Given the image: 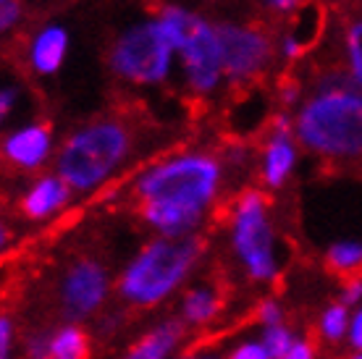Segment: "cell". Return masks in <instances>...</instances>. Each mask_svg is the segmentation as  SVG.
Returning a JSON list of instances; mask_svg holds the SVG:
<instances>
[{
    "instance_id": "6da1fadb",
    "label": "cell",
    "mask_w": 362,
    "mask_h": 359,
    "mask_svg": "<svg viewBox=\"0 0 362 359\" xmlns=\"http://www.w3.org/2000/svg\"><path fill=\"white\" fill-rule=\"evenodd\" d=\"M226 165L208 150H181L150 163L132 181L142 223L155 236H197L226 187Z\"/></svg>"
},
{
    "instance_id": "7a4b0ae2",
    "label": "cell",
    "mask_w": 362,
    "mask_h": 359,
    "mask_svg": "<svg viewBox=\"0 0 362 359\" xmlns=\"http://www.w3.org/2000/svg\"><path fill=\"white\" fill-rule=\"evenodd\" d=\"M294 136L308 153L336 163L362 160V92L344 71L328 66L310 79L294 110Z\"/></svg>"
},
{
    "instance_id": "3957f363",
    "label": "cell",
    "mask_w": 362,
    "mask_h": 359,
    "mask_svg": "<svg viewBox=\"0 0 362 359\" xmlns=\"http://www.w3.org/2000/svg\"><path fill=\"white\" fill-rule=\"evenodd\" d=\"M202 260L199 236H153L129 257L116 278V294L132 310H153L187 288Z\"/></svg>"
},
{
    "instance_id": "277c9868",
    "label": "cell",
    "mask_w": 362,
    "mask_h": 359,
    "mask_svg": "<svg viewBox=\"0 0 362 359\" xmlns=\"http://www.w3.org/2000/svg\"><path fill=\"white\" fill-rule=\"evenodd\" d=\"M134 153V131L121 116L76 126L55 150V173L74 194H92L108 184Z\"/></svg>"
},
{
    "instance_id": "5b68a950",
    "label": "cell",
    "mask_w": 362,
    "mask_h": 359,
    "mask_svg": "<svg viewBox=\"0 0 362 359\" xmlns=\"http://www.w3.org/2000/svg\"><path fill=\"white\" fill-rule=\"evenodd\" d=\"M226 239L236 268L250 283L268 286L281 276V239L263 189H242L228 205Z\"/></svg>"
},
{
    "instance_id": "8992f818",
    "label": "cell",
    "mask_w": 362,
    "mask_h": 359,
    "mask_svg": "<svg viewBox=\"0 0 362 359\" xmlns=\"http://www.w3.org/2000/svg\"><path fill=\"white\" fill-rule=\"evenodd\" d=\"M155 16L176 47L184 90L194 98L216 95L226 81L216 21L181 3H163Z\"/></svg>"
},
{
    "instance_id": "52a82bcc",
    "label": "cell",
    "mask_w": 362,
    "mask_h": 359,
    "mask_svg": "<svg viewBox=\"0 0 362 359\" xmlns=\"http://www.w3.org/2000/svg\"><path fill=\"white\" fill-rule=\"evenodd\" d=\"M176 58V47L158 16H147L118 32L108 50V69L132 87H160L171 79Z\"/></svg>"
},
{
    "instance_id": "ba28073f",
    "label": "cell",
    "mask_w": 362,
    "mask_h": 359,
    "mask_svg": "<svg viewBox=\"0 0 362 359\" xmlns=\"http://www.w3.org/2000/svg\"><path fill=\"white\" fill-rule=\"evenodd\" d=\"M216 29L223 50L226 84L252 87L271 71L279 50H276V37L263 24H252L245 18H218Z\"/></svg>"
},
{
    "instance_id": "9c48e42d",
    "label": "cell",
    "mask_w": 362,
    "mask_h": 359,
    "mask_svg": "<svg viewBox=\"0 0 362 359\" xmlns=\"http://www.w3.org/2000/svg\"><path fill=\"white\" fill-rule=\"evenodd\" d=\"M113 294L110 270L95 257H76L58 278V307L66 323H82L103 312Z\"/></svg>"
},
{
    "instance_id": "30bf717a",
    "label": "cell",
    "mask_w": 362,
    "mask_h": 359,
    "mask_svg": "<svg viewBox=\"0 0 362 359\" xmlns=\"http://www.w3.org/2000/svg\"><path fill=\"white\" fill-rule=\"evenodd\" d=\"M299 163V142L294 136V113L279 110L268 118L265 139L257 155L260 184L271 192H279L291 181Z\"/></svg>"
},
{
    "instance_id": "8fae6325",
    "label": "cell",
    "mask_w": 362,
    "mask_h": 359,
    "mask_svg": "<svg viewBox=\"0 0 362 359\" xmlns=\"http://www.w3.org/2000/svg\"><path fill=\"white\" fill-rule=\"evenodd\" d=\"M3 158L16 171L35 173L53 158V129L47 124H24L11 129L3 139Z\"/></svg>"
},
{
    "instance_id": "7c38bea8",
    "label": "cell",
    "mask_w": 362,
    "mask_h": 359,
    "mask_svg": "<svg viewBox=\"0 0 362 359\" xmlns=\"http://www.w3.org/2000/svg\"><path fill=\"white\" fill-rule=\"evenodd\" d=\"M326 27V11L317 3H305L294 16L286 18L284 29L276 37L279 58L286 63H297L313 50Z\"/></svg>"
},
{
    "instance_id": "4fadbf2b",
    "label": "cell",
    "mask_w": 362,
    "mask_h": 359,
    "mask_svg": "<svg viewBox=\"0 0 362 359\" xmlns=\"http://www.w3.org/2000/svg\"><path fill=\"white\" fill-rule=\"evenodd\" d=\"M74 192L58 173H45V176H37L18 199V210L27 220L35 223H45L53 220L64 213L69 202H71Z\"/></svg>"
},
{
    "instance_id": "5bb4252c",
    "label": "cell",
    "mask_w": 362,
    "mask_h": 359,
    "mask_svg": "<svg viewBox=\"0 0 362 359\" xmlns=\"http://www.w3.org/2000/svg\"><path fill=\"white\" fill-rule=\"evenodd\" d=\"M69 55V32L64 24H42L29 37L27 66L37 76H55Z\"/></svg>"
},
{
    "instance_id": "9a60e30c",
    "label": "cell",
    "mask_w": 362,
    "mask_h": 359,
    "mask_svg": "<svg viewBox=\"0 0 362 359\" xmlns=\"http://www.w3.org/2000/svg\"><path fill=\"white\" fill-rule=\"evenodd\" d=\"M187 336V325L179 317H163L150 325L127 349L121 359H173Z\"/></svg>"
},
{
    "instance_id": "2e32d148",
    "label": "cell",
    "mask_w": 362,
    "mask_h": 359,
    "mask_svg": "<svg viewBox=\"0 0 362 359\" xmlns=\"http://www.w3.org/2000/svg\"><path fill=\"white\" fill-rule=\"evenodd\" d=\"M223 297L213 283H192L181 291L179 320L187 328H208L221 317Z\"/></svg>"
},
{
    "instance_id": "e0dca14e",
    "label": "cell",
    "mask_w": 362,
    "mask_h": 359,
    "mask_svg": "<svg viewBox=\"0 0 362 359\" xmlns=\"http://www.w3.org/2000/svg\"><path fill=\"white\" fill-rule=\"evenodd\" d=\"M339 40H341V66L354 87L362 92V11L344 18Z\"/></svg>"
},
{
    "instance_id": "ac0fdd59",
    "label": "cell",
    "mask_w": 362,
    "mask_h": 359,
    "mask_svg": "<svg viewBox=\"0 0 362 359\" xmlns=\"http://www.w3.org/2000/svg\"><path fill=\"white\" fill-rule=\"evenodd\" d=\"M326 268L336 276L354 278L362 273V239L360 236H341L326 247Z\"/></svg>"
},
{
    "instance_id": "d6986e66",
    "label": "cell",
    "mask_w": 362,
    "mask_h": 359,
    "mask_svg": "<svg viewBox=\"0 0 362 359\" xmlns=\"http://www.w3.org/2000/svg\"><path fill=\"white\" fill-rule=\"evenodd\" d=\"M90 357V336L82 323H61L53 328L50 359H87Z\"/></svg>"
},
{
    "instance_id": "ffe728a7",
    "label": "cell",
    "mask_w": 362,
    "mask_h": 359,
    "mask_svg": "<svg viewBox=\"0 0 362 359\" xmlns=\"http://www.w3.org/2000/svg\"><path fill=\"white\" fill-rule=\"evenodd\" d=\"M349 325H352V307L344 302H331L317 314V336L326 343H344L349 339Z\"/></svg>"
},
{
    "instance_id": "44dd1931",
    "label": "cell",
    "mask_w": 362,
    "mask_h": 359,
    "mask_svg": "<svg viewBox=\"0 0 362 359\" xmlns=\"http://www.w3.org/2000/svg\"><path fill=\"white\" fill-rule=\"evenodd\" d=\"M260 341H263V346L268 349V354H271L273 359H281L286 351L297 343V333H294V328H291L289 323H281V325H273V328H260V336H257Z\"/></svg>"
},
{
    "instance_id": "7402d4cb",
    "label": "cell",
    "mask_w": 362,
    "mask_h": 359,
    "mask_svg": "<svg viewBox=\"0 0 362 359\" xmlns=\"http://www.w3.org/2000/svg\"><path fill=\"white\" fill-rule=\"evenodd\" d=\"M53 328H35L21 339V359H50Z\"/></svg>"
},
{
    "instance_id": "603a6c76",
    "label": "cell",
    "mask_w": 362,
    "mask_h": 359,
    "mask_svg": "<svg viewBox=\"0 0 362 359\" xmlns=\"http://www.w3.org/2000/svg\"><path fill=\"white\" fill-rule=\"evenodd\" d=\"M255 317L260 328H273V325L286 323V310L281 305V299L276 297H263L255 307Z\"/></svg>"
},
{
    "instance_id": "cb8c5ba5",
    "label": "cell",
    "mask_w": 362,
    "mask_h": 359,
    "mask_svg": "<svg viewBox=\"0 0 362 359\" xmlns=\"http://www.w3.org/2000/svg\"><path fill=\"white\" fill-rule=\"evenodd\" d=\"M226 359H273L257 336H245L226 351Z\"/></svg>"
},
{
    "instance_id": "d4e9b609",
    "label": "cell",
    "mask_w": 362,
    "mask_h": 359,
    "mask_svg": "<svg viewBox=\"0 0 362 359\" xmlns=\"http://www.w3.org/2000/svg\"><path fill=\"white\" fill-rule=\"evenodd\" d=\"M24 21V3L21 0H0V29L8 35Z\"/></svg>"
},
{
    "instance_id": "484cf974",
    "label": "cell",
    "mask_w": 362,
    "mask_h": 359,
    "mask_svg": "<svg viewBox=\"0 0 362 359\" xmlns=\"http://www.w3.org/2000/svg\"><path fill=\"white\" fill-rule=\"evenodd\" d=\"M18 328L11 314H0V359L11 357V351L18 346Z\"/></svg>"
},
{
    "instance_id": "4316f807",
    "label": "cell",
    "mask_w": 362,
    "mask_h": 359,
    "mask_svg": "<svg viewBox=\"0 0 362 359\" xmlns=\"http://www.w3.org/2000/svg\"><path fill=\"white\" fill-rule=\"evenodd\" d=\"M257 3H260L268 13H273V16H284V18L294 16V13L305 6V0H257Z\"/></svg>"
},
{
    "instance_id": "83f0119b",
    "label": "cell",
    "mask_w": 362,
    "mask_h": 359,
    "mask_svg": "<svg viewBox=\"0 0 362 359\" xmlns=\"http://www.w3.org/2000/svg\"><path fill=\"white\" fill-rule=\"evenodd\" d=\"M339 302H344L346 307H357L362 305V276H354V278H346L344 286H341V294H339Z\"/></svg>"
},
{
    "instance_id": "f1b7e54d",
    "label": "cell",
    "mask_w": 362,
    "mask_h": 359,
    "mask_svg": "<svg viewBox=\"0 0 362 359\" xmlns=\"http://www.w3.org/2000/svg\"><path fill=\"white\" fill-rule=\"evenodd\" d=\"M281 359H317V349L310 339H297V343H294Z\"/></svg>"
},
{
    "instance_id": "f546056e",
    "label": "cell",
    "mask_w": 362,
    "mask_h": 359,
    "mask_svg": "<svg viewBox=\"0 0 362 359\" xmlns=\"http://www.w3.org/2000/svg\"><path fill=\"white\" fill-rule=\"evenodd\" d=\"M346 343L352 346V351H362V305L357 310H352V325H349Z\"/></svg>"
},
{
    "instance_id": "4dcf8cb0",
    "label": "cell",
    "mask_w": 362,
    "mask_h": 359,
    "mask_svg": "<svg viewBox=\"0 0 362 359\" xmlns=\"http://www.w3.org/2000/svg\"><path fill=\"white\" fill-rule=\"evenodd\" d=\"M16 102H18L16 87H3V92H0V116L8 118L13 113V108H16Z\"/></svg>"
},
{
    "instance_id": "1f68e13d",
    "label": "cell",
    "mask_w": 362,
    "mask_h": 359,
    "mask_svg": "<svg viewBox=\"0 0 362 359\" xmlns=\"http://www.w3.org/2000/svg\"><path fill=\"white\" fill-rule=\"evenodd\" d=\"M189 359H226V357H221L216 351H197V354H192Z\"/></svg>"
},
{
    "instance_id": "d6a6232c",
    "label": "cell",
    "mask_w": 362,
    "mask_h": 359,
    "mask_svg": "<svg viewBox=\"0 0 362 359\" xmlns=\"http://www.w3.org/2000/svg\"><path fill=\"white\" fill-rule=\"evenodd\" d=\"M346 359H362V351H352V354H349Z\"/></svg>"
},
{
    "instance_id": "836d02e7",
    "label": "cell",
    "mask_w": 362,
    "mask_h": 359,
    "mask_svg": "<svg viewBox=\"0 0 362 359\" xmlns=\"http://www.w3.org/2000/svg\"><path fill=\"white\" fill-rule=\"evenodd\" d=\"M202 3H221V0H202Z\"/></svg>"
},
{
    "instance_id": "e575fe53",
    "label": "cell",
    "mask_w": 362,
    "mask_h": 359,
    "mask_svg": "<svg viewBox=\"0 0 362 359\" xmlns=\"http://www.w3.org/2000/svg\"><path fill=\"white\" fill-rule=\"evenodd\" d=\"M3 359H18V357H3Z\"/></svg>"
}]
</instances>
